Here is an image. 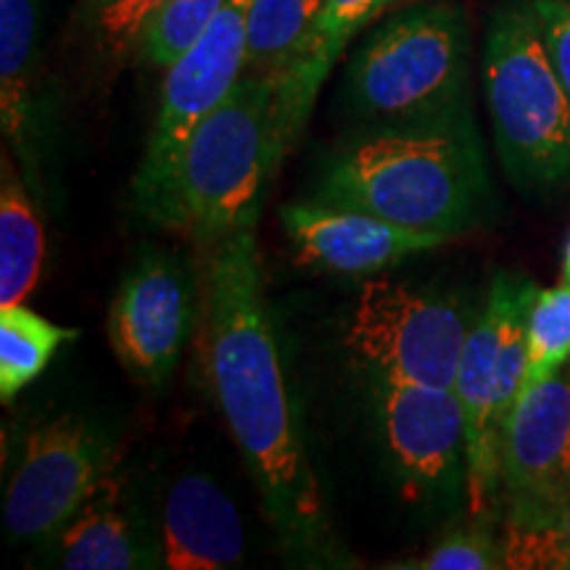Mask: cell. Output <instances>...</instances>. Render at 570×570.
Returning <instances> with one entry per match:
<instances>
[{
  "instance_id": "obj_27",
  "label": "cell",
  "mask_w": 570,
  "mask_h": 570,
  "mask_svg": "<svg viewBox=\"0 0 570 570\" xmlns=\"http://www.w3.org/2000/svg\"><path fill=\"white\" fill-rule=\"evenodd\" d=\"M562 281H570V238L566 244V254H562Z\"/></svg>"
},
{
  "instance_id": "obj_2",
  "label": "cell",
  "mask_w": 570,
  "mask_h": 570,
  "mask_svg": "<svg viewBox=\"0 0 570 570\" xmlns=\"http://www.w3.org/2000/svg\"><path fill=\"white\" fill-rule=\"evenodd\" d=\"M317 198L452 240L481 223L491 185L470 106L410 125H367L325 164Z\"/></svg>"
},
{
  "instance_id": "obj_8",
  "label": "cell",
  "mask_w": 570,
  "mask_h": 570,
  "mask_svg": "<svg viewBox=\"0 0 570 570\" xmlns=\"http://www.w3.org/2000/svg\"><path fill=\"white\" fill-rule=\"evenodd\" d=\"M117 470L114 439L92 420L61 415L32 428L3 499V523L17 541H48Z\"/></svg>"
},
{
  "instance_id": "obj_25",
  "label": "cell",
  "mask_w": 570,
  "mask_h": 570,
  "mask_svg": "<svg viewBox=\"0 0 570 570\" xmlns=\"http://www.w3.org/2000/svg\"><path fill=\"white\" fill-rule=\"evenodd\" d=\"M508 568L570 570V499L539 529H504Z\"/></svg>"
},
{
  "instance_id": "obj_4",
  "label": "cell",
  "mask_w": 570,
  "mask_h": 570,
  "mask_svg": "<svg viewBox=\"0 0 570 570\" xmlns=\"http://www.w3.org/2000/svg\"><path fill=\"white\" fill-rule=\"evenodd\" d=\"M483 92L512 185L547 194L570 183V96L531 0H504L483 40Z\"/></svg>"
},
{
  "instance_id": "obj_17",
  "label": "cell",
  "mask_w": 570,
  "mask_h": 570,
  "mask_svg": "<svg viewBox=\"0 0 570 570\" xmlns=\"http://www.w3.org/2000/svg\"><path fill=\"white\" fill-rule=\"evenodd\" d=\"M381 0H325L315 30L306 40L302 56L294 67L281 77V96H277V125H281L283 151L288 154L302 138L312 109H315L320 88L336 67L348 40L354 38L367 21L377 17Z\"/></svg>"
},
{
  "instance_id": "obj_15",
  "label": "cell",
  "mask_w": 570,
  "mask_h": 570,
  "mask_svg": "<svg viewBox=\"0 0 570 570\" xmlns=\"http://www.w3.org/2000/svg\"><path fill=\"white\" fill-rule=\"evenodd\" d=\"M51 541V562L63 570L156 568L154 537H148L117 470L88 497Z\"/></svg>"
},
{
  "instance_id": "obj_21",
  "label": "cell",
  "mask_w": 570,
  "mask_h": 570,
  "mask_svg": "<svg viewBox=\"0 0 570 570\" xmlns=\"http://www.w3.org/2000/svg\"><path fill=\"white\" fill-rule=\"evenodd\" d=\"M169 0H82L77 27L98 61L119 63L138 51L146 24Z\"/></svg>"
},
{
  "instance_id": "obj_1",
  "label": "cell",
  "mask_w": 570,
  "mask_h": 570,
  "mask_svg": "<svg viewBox=\"0 0 570 570\" xmlns=\"http://www.w3.org/2000/svg\"><path fill=\"white\" fill-rule=\"evenodd\" d=\"M259 209L209 252L204 288L206 375L259 489L283 550L304 566H336L338 541L291 404L275 325L262 291Z\"/></svg>"
},
{
  "instance_id": "obj_12",
  "label": "cell",
  "mask_w": 570,
  "mask_h": 570,
  "mask_svg": "<svg viewBox=\"0 0 570 570\" xmlns=\"http://www.w3.org/2000/svg\"><path fill=\"white\" fill-rule=\"evenodd\" d=\"M381 436L410 497L446 494L468 483L465 412L454 389L375 383Z\"/></svg>"
},
{
  "instance_id": "obj_13",
  "label": "cell",
  "mask_w": 570,
  "mask_h": 570,
  "mask_svg": "<svg viewBox=\"0 0 570 570\" xmlns=\"http://www.w3.org/2000/svg\"><path fill=\"white\" fill-rule=\"evenodd\" d=\"M283 230L304 267L338 275H373L407 256L446 244L436 233L410 230L348 206L298 202L283 206Z\"/></svg>"
},
{
  "instance_id": "obj_3",
  "label": "cell",
  "mask_w": 570,
  "mask_h": 570,
  "mask_svg": "<svg viewBox=\"0 0 570 570\" xmlns=\"http://www.w3.org/2000/svg\"><path fill=\"white\" fill-rule=\"evenodd\" d=\"M281 75L246 71L194 127L173 173L142 212L154 227L212 252L259 209L269 173L285 156L277 125Z\"/></svg>"
},
{
  "instance_id": "obj_9",
  "label": "cell",
  "mask_w": 570,
  "mask_h": 570,
  "mask_svg": "<svg viewBox=\"0 0 570 570\" xmlns=\"http://www.w3.org/2000/svg\"><path fill=\"white\" fill-rule=\"evenodd\" d=\"M252 3L254 0H227L188 51L164 69L159 111L132 183L140 214L173 173L194 127L217 109L246 75Z\"/></svg>"
},
{
  "instance_id": "obj_26",
  "label": "cell",
  "mask_w": 570,
  "mask_h": 570,
  "mask_svg": "<svg viewBox=\"0 0 570 570\" xmlns=\"http://www.w3.org/2000/svg\"><path fill=\"white\" fill-rule=\"evenodd\" d=\"M547 53L570 96V0H531Z\"/></svg>"
},
{
  "instance_id": "obj_22",
  "label": "cell",
  "mask_w": 570,
  "mask_h": 570,
  "mask_svg": "<svg viewBox=\"0 0 570 570\" xmlns=\"http://www.w3.org/2000/svg\"><path fill=\"white\" fill-rule=\"evenodd\" d=\"M570 362V281L539 288L531 304L525 336V381L529 391L558 375Z\"/></svg>"
},
{
  "instance_id": "obj_7",
  "label": "cell",
  "mask_w": 570,
  "mask_h": 570,
  "mask_svg": "<svg viewBox=\"0 0 570 570\" xmlns=\"http://www.w3.org/2000/svg\"><path fill=\"white\" fill-rule=\"evenodd\" d=\"M473 320L458 296L370 277L346 323V348L373 383L454 389Z\"/></svg>"
},
{
  "instance_id": "obj_6",
  "label": "cell",
  "mask_w": 570,
  "mask_h": 570,
  "mask_svg": "<svg viewBox=\"0 0 570 570\" xmlns=\"http://www.w3.org/2000/svg\"><path fill=\"white\" fill-rule=\"evenodd\" d=\"M539 285L520 273H499L475 315L458 367L465 412L470 515L494 520L502 512V441L525 381V336Z\"/></svg>"
},
{
  "instance_id": "obj_11",
  "label": "cell",
  "mask_w": 570,
  "mask_h": 570,
  "mask_svg": "<svg viewBox=\"0 0 570 570\" xmlns=\"http://www.w3.org/2000/svg\"><path fill=\"white\" fill-rule=\"evenodd\" d=\"M194 281L175 256H148L125 277L109 309V344L135 383L161 389L169 381L194 327Z\"/></svg>"
},
{
  "instance_id": "obj_5",
  "label": "cell",
  "mask_w": 570,
  "mask_h": 570,
  "mask_svg": "<svg viewBox=\"0 0 570 570\" xmlns=\"http://www.w3.org/2000/svg\"><path fill=\"white\" fill-rule=\"evenodd\" d=\"M470 27L458 3L396 11L346 67L348 104L365 125H410L465 109Z\"/></svg>"
},
{
  "instance_id": "obj_23",
  "label": "cell",
  "mask_w": 570,
  "mask_h": 570,
  "mask_svg": "<svg viewBox=\"0 0 570 570\" xmlns=\"http://www.w3.org/2000/svg\"><path fill=\"white\" fill-rule=\"evenodd\" d=\"M225 3L227 0H169L146 24L135 53L156 69H167L188 51Z\"/></svg>"
},
{
  "instance_id": "obj_14",
  "label": "cell",
  "mask_w": 570,
  "mask_h": 570,
  "mask_svg": "<svg viewBox=\"0 0 570 570\" xmlns=\"http://www.w3.org/2000/svg\"><path fill=\"white\" fill-rule=\"evenodd\" d=\"M156 568L227 570L244 562L246 525L227 491L204 473H185L161 499Z\"/></svg>"
},
{
  "instance_id": "obj_24",
  "label": "cell",
  "mask_w": 570,
  "mask_h": 570,
  "mask_svg": "<svg viewBox=\"0 0 570 570\" xmlns=\"http://www.w3.org/2000/svg\"><path fill=\"white\" fill-rule=\"evenodd\" d=\"M412 570H504L508 550L504 537H497L491 520H479L470 525L449 531L436 547H431L423 558L407 562Z\"/></svg>"
},
{
  "instance_id": "obj_18",
  "label": "cell",
  "mask_w": 570,
  "mask_h": 570,
  "mask_svg": "<svg viewBox=\"0 0 570 570\" xmlns=\"http://www.w3.org/2000/svg\"><path fill=\"white\" fill-rule=\"evenodd\" d=\"M42 259H46V233L35 209L30 190L9 156H3V183H0V309L24 304L38 288Z\"/></svg>"
},
{
  "instance_id": "obj_10",
  "label": "cell",
  "mask_w": 570,
  "mask_h": 570,
  "mask_svg": "<svg viewBox=\"0 0 570 570\" xmlns=\"http://www.w3.org/2000/svg\"><path fill=\"white\" fill-rule=\"evenodd\" d=\"M570 499V362L523 391L502 441L504 529H539Z\"/></svg>"
},
{
  "instance_id": "obj_28",
  "label": "cell",
  "mask_w": 570,
  "mask_h": 570,
  "mask_svg": "<svg viewBox=\"0 0 570 570\" xmlns=\"http://www.w3.org/2000/svg\"><path fill=\"white\" fill-rule=\"evenodd\" d=\"M396 3H402V0H381V3H377V13H383L386 9H391V6H396Z\"/></svg>"
},
{
  "instance_id": "obj_19",
  "label": "cell",
  "mask_w": 570,
  "mask_h": 570,
  "mask_svg": "<svg viewBox=\"0 0 570 570\" xmlns=\"http://www.w3.org/2000/svg\"><path fill=\"white\" fill-rule=\"evenodd\" d=\"M80 333L56 325L30 306L0 309V399L9 404L38 377L56 352Z\"/></svg>"
},
{
  "instance_id": "obj_16",
  "label": "cell",
  "mask_w": 570,
  "mask_h": 570,
  "mask_svg": "<svg viewBox=\"0 0 570 570\" xmlns=\"http://www.w3.org/2000/svg\"><path fill=\"white\" fill-rule=\"evenodd\" d=\"M38 0H0V125L27 183L40 180L35 117Z\"/></svg>"
},
{
  "instance_id": "obj_20",
  "label": "cell",
  "mask_w": 570,
  "mask_h": 570,
  "mask_svg": "<svg viewBox=\"0 0 570 570\" xmlns=\"http://www.w3.org/2000/svg\"><path fill=\"white\" fill-rule=\"evenodd\" d=\"M325 0H254L248 13V69L285 75L302 56Z\"/></svg>"
}]
</instances>
